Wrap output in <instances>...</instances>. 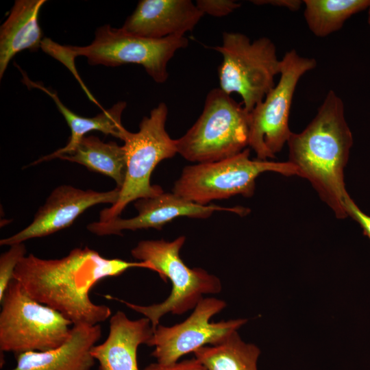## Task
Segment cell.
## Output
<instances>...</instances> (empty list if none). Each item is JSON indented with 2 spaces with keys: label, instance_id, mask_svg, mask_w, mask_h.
I'll list each match as a JSON object with an SVG mask.
<instances>
[{
  "label": "cell",
  "instance_id": "3",
  "mask_svg": "<svg viewBox=\"0 0 370 370\" xmlns=\"http://www.w3.org/2000/svg\"><path fill=\"white\" fill-rule=\"evenodd\" d=\"M188 44V40L184 36L146 38L107 24L97 29L95 39L89 45H61L45 38L40 48L64 64L86 91L74 66V60L77 56H85L90 65L139 64L156 82L162 84L169 77V62L177 50L186 47Z\"/></svg>",
  "mask_w": 370,
  "mask_h": 370
},
{
  "label": "cell",
  "instance_id": "5",
  "mask_svg": "<svg viewBox=\"0 0 370 370\" xmlns=\"http://www.w3.org/2000/svg\"><path fill=\"white\" fill-rule=\"evenodd\" d=\"M249 112L223 91L208 93L203 111L193 125L175 139L177 153L196 164L219 161L249 145Z\"/></svg>",
  "mask_w": 370,
  "mask_h": 370
},
{
  "label": "cell",
  "instance_id": "26",
  "mask_svg": "<svg viewBox=\"0 0 370 370\" xmlns=\"http://www.w3.org/2000/svg\"><path fill=\"white\" fill-rule=\"evenodd\" d=\"M251 2L256 5L269 4L283 7L292 11L298 10L301 5L304 3L303 1L300 0H258L251 1Z\"/></svg>",
  "mask_w": 370,
  "mask_h": 370
},
{
  "label": "cell",
  "instance_id": "21",
  "mask_svg": "<svg viewBox=\"0 0 370 370\" xmlns=\"http://www.w3.org/2000/svg\"><path fill=\"white\" fill-rule=\"evenodd\" d=\"M303 3L309 29L321 38L340 30L349 18L370 5V0H304Z\"/></svg>",
  "mask_w": 370,
  "mask_h": 370
},
{
  "label": "cell",
  "instance_id": "10",
  "mask_svg": "<svg viewBox=\"0 0 370 370\" xmlns=\"http://www.w3.org/2000/svg\"><path fill=\"white\" fill-rule=\"evenodd\" d=\"M281 62L278 83L249 112V146L261 160L275 158L287 143L292 133L288 119L297 84L317 66L314 58L301 56L295 49L287 51Z\"/></svg>",
  "mask_w": 370,
  "mask_h": 370
},
{
  "label": "cell",
  "instance_id": "4",
  "mask_svg": "<svg viewBox=\"0 0 370 370\" xmlns=\"http://www.w3.org/2000/svg\"><path fill=\"white\" fill-rule=\"evenodd\" d=\"M186 241L181 236L172 241L143 240L138 243L131 254L135 259L149 263L153 271L161 279H169L172 284L169 296L161 303L149 306L138 305L112 296L110 299L117 300L131 310L147 318L154 330L160 319L168 313L182 314L194 309L206 294H216L221 291L222 284L214 275L200 267L190 268L185 264L180 251Z\"/></svg>",
  "mask_w": 370,
  "mask_h": 370
},
{
  "label": "cell",
  "instance_id": "20",
  "mask_svg": "<svg viewBox=\"0 0 370 370\" xmlns=\"http://www.w3.org/2000/svg\"><path fill=\"white\" fill-rule=\"evenodd\" d=\"M260 351L254 344L245 343L237 331L223 342L206 345L194 352L208 370H258Z\"/></svg>",
  "mask_w": 370,
  "mask_h": 370
},
{
  "label": "cell",
  "instance_id": "13",
  "mask_svg": "<svg viewBox=\"0 0 370 370\" xmlns=\"http://www.w3.org/2000/svg\"><path fill=\"white\" fill-rule=\"evenodd\" d=\"M134 207L138 211L136 217L130 219L119 217L107 222H92L86 228L97 236L121 235L123 230H161L166 223L181 217L207 219L216 211H227L241 215L247 212V209L241 207L198 204L173 192L138 199L134 201Z\"/></svg>",
  "mask_w": 370,
  "mask_h": 370
},
{
  "label": "cell",
  "instance_id": "17",
  "mask_svg": "<svg viewBox=\"0 0 370 370\" xmlns=\"http://www.w3.org/2000/svg\"><path fill=\"white\" fill-rule=\"evenodd\" d=\"M23 82L27 86L41 90L47 94L55 102L58 109L64 117L70 130L71 136L68 143L53 153L40 157L29 166L59 158L62 156L71 153L85 134L91 131H99L105 135H111L121 140L126 130L121 123V116L126 108L125 101H119L108 110H102L94 117H83L75 114L66 107L59 99L57 93L45 87L42 84L30 80L23 73Z\"/></svg>",
  "mask_w": 370,
  "mask_h": 370
},
{
  "label": "cell",
  "instance_id": "11",
  "mask_svg": "<svg viewBox=\"0 0 370 370\" xmlns=\"http://www.w3.org/2000/svg\"><path fill=\"white\" fill-rule=\"evenodd\" d=\"M225 306L222 299L204 298L183 322L172 326L159 324L147 344L154 347L151 356L158 363L170 365L200 347L223 342L247 322L245 319L210 322Z\"/></svg>",
  "mask_w": 370,
  "mask_h": 370
},
{
  "label": "cell",
  "instance_id": "23",
  "mask_svg": "<svg viewBox=\"0 0 370 370\" xmlns=\"http://www.w3.org/2000/svg\"><path fill=\"white\" fill-rule=\"evenodd\" d=\"M195 4L204 15L215 17L227 16L241 6V3L232 0H197Z\"/></svg>",
  "mask_w": 370,
  "mask_h": 370
},
{
  "label": "cell",
  "instance_id": "19",
  "mask_svg": "<svg viewBox=\"0 0 370 370\" xmlns=\"http://www.w3.org/2000/svg\"><path fill=\"white\" fill-rule=\"evenodd\" d=\"M59 158L110 177L119 190L123 186L127 172L126 152L124 146L116 142L104 143L97 136H85L71 153Z\"/></svg>",
  "mask_w": 370,
  "mask_h": 370
},
{
  "label": "cell",
  "instance_id": "22",
  "mask_svg": "<svg viewBox=\"0 0 370 370\" xmlns=\"http://www.w3.org/2000/svg\"><path fill=\"white\" fill-rule=\"evenodd\" d=\"M27 249L23 243L10 246L8 251L0 256V302L13 280L15 269L20 260L26 255Z\"/></svg>",
  "mask_w": 370,
  "mask_h": 370
},
{
  "label": "cell",
  "instance_id": "2",
  "mask_svg": "<svg viewBox=\"0 0 370 370\" xmlns=\"http://www.w3.org/2000/svg\"><path fill=\"white\" fill-rule=\"evenodd\" d=\"M353 136L345 116L342 99L334 90L325 96L317 113L300 133H291L287 145L288 162L298 175L308 180L338 219L348 217L344 170Z\"/></svg>",
  "mask_w": 370,
  "mask_h": 370
},
{
  "label": "cell",
  "instance_id": "1",
  "mask_svg": "<svg viewBox=\"0 0 370 370\" xmlns=\"http://www.w3.org/2000/svg\"><path fill=\"white\" fill-rule=\"evenodd\" d=\"M134 267L153 271L146 262L106 258L88 247H77L58 259L25 256L17 264L13 280L32 298L61 313L73 325H95L110 317L112 311L91 300L92 288L102 280Z\"/></svg>",
  "mask_w": 370,
  "mask_h": 370
},
{
  "label": "cell",
  "instance_id": "12",
  "mask_svg": "<svg viewBox=\"0 0 370 370\" xmlns=\"http://www.w3.org/2000/svg\"><path fill=\"white\" fill-rule=\"evenodd\" d=\"M119 193L117 188L99 192L71 185H60L51 193L28 226L10 237L1 239L0 245L11 246L69 227L88 208L99 204H114Z\"/></svg>",
  "mask_w": 370,
  "mask_h": 370
},
{
  "label": "cell",
  "instance_id": "14",
  "mask_svg": "<svg viewBox=\"0 0 370 370\" xmlns=\"http://www.w3.org/2000/svg\"><path fill=\"white\" fill-rule=\"evenodd\" d=\"M203 16L190 0H141L121 28L137 36L162 39L184 36Z\"/></svg>",
  "mask_w": 370,
  "mask_h": 370
},
{
  "label": "cell",
  "instance_id": "27",
  "mask_svg": "<svg viewBox=\"0 0 370 370\" xmlns=\"http://www.w3.org/2000/svg\"><path fill=\"white\" fill-rule=\"evenodd\" d=\"M367 21H368V23H369V25L370 26V5L368 8V19H367Z\"/></svg>",
  "mask_w": 370,
  "mask_h": 370
},
{
  "label": "cell",
  "instance_id": "9",
  "mask_svg": "<svg viewBox=\"0 0 370 370\" xmlns=\"http://www.w3.org/2000/svg\"><path fill=\"white\" fill-rule=\"evenodd\" d=\"M0 350L17 356L45 352L62 345L72 323L59 312L32 298L13 280L1 301Z\"/></svg>",
  "mask_w": 370,
  "mask_h": 370
},
{
  "label": "cell",
  "instance_id": "15",
  "mask_svg": "<svg viewBox=\"0 0 370 370\" xmlns=\"http://www.w3.org/2000/svg\"><path fill=\"white\" fill-rule=\"evenodd\" d=\"M153 334L147 318L131 320L118 310L110 317L107 338L94 345L90 354L98 362L99 370H139L138 348L142 344L147 345Z\"/></svg>",
  "mask_w": 370,
  "mask_h": 370
},
{
  "label": "cell",
  "instance_id": "8",
  "mask_svg": "<svg viewBox=\"0 0 370 370\" xmlns=\"http://www.w3.org/2000/svg\"><path fill=\"white\" fill-rule=\"evenodd\" d=\"M211 48L223 58L218 68L220 88L227 95H240L250 112L275 86L281 71L273 42L267 37L251 42L243 34L225 32L222 44Z\"/></svg>",
  "mask_w": 370,
  "mask_h": 370
},
{
  "label": "cell",
  "instance_id": "6",
  "mask_svg": "<svg viewBox=\"0 0 370 370\" xmlns=\"http://www.w3.org/2000/svg\"><path fill=\"white\" fill-rule=\"evenodd\" d=\"M168 107L160 102L145 116L139 130L132 133L125 130L121 140L127 157V172L117 201L99 214L100 222H107L120 216L130 203L138 199L151 197L163 192L158 185H151V175L163 160L173 158L177 149L175 140L165 130Z\"/></svg>",
  "mask_w": 370,
  "mask_h": 370
},
{
  "label": "cell",
  "instance_id": "16",
  "mask_svg": "<svg viewBox=\"0 0 370 370\" xmlns=\"http://www.w3.org/2000/svg\"><path fill=\"white\" fill-rule=\"evenodd\" d=\"M101 333L99 324L73 325L62 345L48 351L18 354L16 365L10 370H90L95 362L90 350Z\"/></svg>",
  "mask_w": 370,
  "mask_h": 370
},
{
  "label": "cell",
  "instance_id": "18",
  "mask_svg": "<svg viewBox=\"0 0 370 370\" xmlns=\"http://www.w3.org/2000/svg\"><path fill=\"white\" fill-rule=\"evenodd\" d=\"M45 0H16L0 29V78L18 53L35 51L43 39L38 15Z\"/></svg>",
  "mask_w": 370,
  "mask_h": 370
},
{
  "label": "cell",
  "instance_id": "7",
  "mask_svg": "<svg viewBox=\"0 0 370 370\" xmlns=\"http://www.w3.org/2000/svg\"><path fill=\"white\" fill-rule=\"evenodd\" d=\"M249 149L219 161L185 166L172 192L192 202L207 205L217 199L241 195L251 197L256 178L267 171L298 175L290 162L251 160Z\"/></svg>",
  "mask_w": 370,
  "mask_h": 370
},
{
  "label": "cell",
  "instance_id": "25",
  "mask_svg": "<svg viewBox=\"0 0 370 370\" xmlns=\"http://www.w3.org/2000/svg\"><path fill=\"white\" fill-rule=\"evenodd\" d=\"M346 210L347 215L360 225L364 233L370 238V216L361 211L351 198L346 203Z\"/></svg>",
  "mask_w": 370,
  "mask_h": 370
},
{
  "label": "cell",
  "instance_id": "24",
  "mask_svg": "<svg viewBox=\"0 0 370 370\" xmlns=\"http://www.w3.org/2000/svg\"><path fill=\"white\" fill-rule=\"evenodd\" d=\"M142 370H208L196 358L176 362L170 365L151 363Z\"/></svg>",
  "mask_w": 370,
  "mask_h": 370
}]
</instances>
